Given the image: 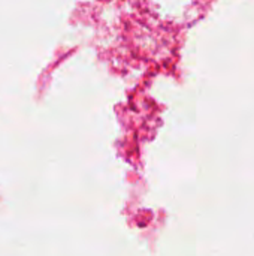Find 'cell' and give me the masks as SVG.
Instances as JSON below:
<instances>
[]
</instances>
